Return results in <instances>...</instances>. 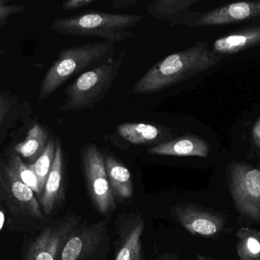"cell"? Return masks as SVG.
Instances as JSON below:
<instances>
[{
  "instance_id": "cell-31",
  "label": "cell",
  "mask_w": 260,
  "mask_h": 260,
  "mask_svg": "<svg viewBox=\"0 0 260 260\" xmlns=\"http://www.w3.org/2000/svg\"><path fill=\"white\" fill-rule=\"evenodd\" d=\"M3 49L1 48V47H0V56H1L2 54H3Z\"/></svg>"
},
{
  "instance_id": "cell-19",
  "label": "cell",
  "mask_w": 260,
  "mask_h": 260,
  "mask_svg": "<svg viewBox=\"0 0 260 260\" xmlns=\"http://www.w3.org/2000/svg\"><path fill=\"white\" fill-rule=\"evenodd\" d=\"M199 0H156L146 7L147 13L156 19L169 21L171 25L179 24V15L185 14Z\"/></svg>"
},
{
  "instance_id": "cell-8",
  "label": "cell",
  "mask_w": 260,
  "mask_h": 260,
  "mask_svg": "<svg viewBox=\"0 0 260 260\" xmlns=\"http://www.w3.org/2000/svg\"><path fill=\"white\" fill-rule=\"evenodd\" d=\"M81 221L80 217L70 214L46 227L30 245L26 260H58L66 241Z\"/></svg>"
},
{
  "instance_id": "cell-29",
  "label": "cell",
  "mask_w": 260,
  "mask_h": 260,
  "mask_svg": "<svg viewBox=\"0 0 260 260\" xmlns=\"http://www.w3.org/2000/svg\"><path fill=\"white\" fill-rule=\"evenodd\" d=\"M5 215L3 210L0 209V232L3 230V225H4Z\"/></svg>"
},
{
  "instance_id": "cell-16",
  "label": "cell",
  "mask_w": 260,
  "mask_h": 260,
  "mask_svg": "<svg viewBox=\"0 0 260 260\" xmlns=\"http://www.w3.org/2000/svg\"><path fill=\"white\" fill-rule=\"evenodd\" d=\"M56 151L51 170L41 197V205L44 213L50 215L62 198L63 180V154L58 137L55 140Z\"/></svg>"
},
{
  "instance_id": "cell-6",
  "label": "cell",
  "mask_w": 260,
  "mask_h": 260,
  "mask_svg": "<svg viewBox=\"0 0 260 260\" xmlns=\"http://www.w3.org/2000/svg\"><path fill=\"white\" fill-rule=\"evenodd\" d=\"M81 160L93 204L103 215L114 212L117 209V203L108 181L104 154L95 145L88 143L82 149Z\"/></svg>"
},
{
  "instance_id": "cell-18",
  "label": "cell",
  "mask_w": 260,
  "mask_h": 260,
  "mask_svg": "<svg viewBox=\"0 0 260 260\" xmlns=\"http://www.w3.org/2000/svg\"><path fill=\"white\" fill-rule=\"evenodd\" d=\"M49 140L47 130L39 123H35L27 131L25 138L15 145L14 152L31 162L32 164L44 153Z\"/></svg>"
},
{
  "instance_id": "cell-13",
  "label": "cell",
  "mask_w": 260,
  "mask_h": 260,
  "mask_svg": "<svg viewBox=\"0 0 260 260\" xmlns=\"http://www.w3.org/2000/svg\"><path fill=\"white\" fill-rule=\"evenodd\" d=\"M31 108L9 90H0V146L8 135L30 115Z\"/></svg>"
},
{
  "instance_id": "cell-20",
  "label": "cell",
  "mask_w": 260,
  "mask_h": 260,
  "mask_svg": "<svg viewBox=\"0 0 260 260\" xmlns=\"http://www.w3.org/2000/svg\"><path fill=\"white\" fill-rule=\"evenodd\" d=\"M117 131L119 135L133 145H145L158 140L160 130L149 124L123 123L118 125Z\"/></svg>"
},
{
  "instance_id": "cell-28",
  "label": "cell",
  "mask_w": 260,
  "mask_h": 260,
  "mask_svg": "<svg viewBox=\"0 0 260 260\" xmlns=\"http://www.w3.org/2000/svg\"><path fill=\"white\" fill-rule=\"evenodd\" d=\"M175 257H174V255L170 254V253H164V254L160 255L159 256L157 259L154 260H176Z\"/></svg>"
},
{
  "instance_id": "cell-24",
  "label": "cell",
  "mask_w": 260,
  "mask_h": 260,
  "mask_svg": "<svg viewBox=\"0 0 260 260\" xmlns=\"http://www.w3.org/2000/svg\"><path fill=\"white\" fill-rule=\"evenodd\" d=\"M26 8L24 4H14L8 0H0V27L7 25L10 17L21 13Z\"/></svg>"
},
{
  "instance_id": "cell-12",
  "label": "cell",
  "mask_w": 260,
  "mask_h": 260,
  "mask_svg": "<svg viewBox=\"0 0 260 260\" xmlns=\"http://www.w3.org/2000/svg\"><path fill=\"white\" fill-rule=\"evenodd\" d=\"M0 182L21 213L38 219L44 218L41 206L37 201L33 191L21 183L6 164L2 166L0 169Z\"/></svg>"
},
{
  "instance_id": "cell-27",
  "label": "cell",
  "mask_w": 260,
  "mask_h": 260,
  "mask_svg": "<svg viewBox=\"0 0 260 260\" xmlns=\"http://www.w3.org/2000/svg\"><path fill=\"white\" fill-rule=\"evenodd\" d=\"M138 3V0H116L113 3L112 8L115 9H127L136 6Z\"/></svg>"
},
{
  "instance_id": "cell-9",
  "label": "cell",
  "mask_w": 260,
  "mask_h": 260,
  "mask_svg": "<svg viewBox=\"0 0 260 260\" xmlns=\"http://www.w3.org/2000/svg\"><path fill=\"white\" fill-rule=\"evenodd\" d=\"M258 20H260V1L238 2L197 14L185 24L187 27H205Z\"/></svg>"
},
{
  "instance_id": "cell-23",
  "label": "cell",
  "mask_w": 260,
  "mask_h": 260,
  "mask_svg": "<svg viewBox=\"0 0 260 260\" xmlns=\"http://www.w3.org/2000/svg\"><path fill=\"white\" fill-rule=\"evenodd\" d=\"M55 151H56V143L53 137H50L47 143V147L41 157L30 165V168L33 169L35 174L38 177L40 186L44 191L47 177L51 170L54 160Z\"/></svg>"
},
{
  "instance_id": "cell-14",
  "label": "cell",
  "mask_w": 260,
  "mask_h": 260,
  "mask_svg": "<svg viewBox=\"0 0 260 260\" xmlns=\"http://www.w3.org/2000/svg\"><path fill=\"white\" fill-rule=\"evenodd\" d=\"M260 46V24L241 27L221 36L214 42L212 50L229 56Z\"/></svg>"
},
{
  "instance_id": "cell-26",
  "label": "cell",
  "mask_w": 260,
  "mask_h": 260,
  "mask_svg": "<svg viewBox=\"0 0 260 260\" xmlns=\"http://www.w3.org/2000/svg\"><path fill=\"white\" fill-rule=\"evenodd\" d=\"M251 137L253 145L260 154V116L252 128Z\"/></svg>"
},
{
  "instance_id": "cell-10",
  "label": "cell",
  "mask_w": 260,
  "mask_h": 260,
  "mask_svg": "<svg viewBox=\"0 0 260 260\" xmlns=\"http://www.w3.org/2000/svg\"><path fill=\"white\" fill-rule=\"evenodd\" d=\"M171 213L188 232L203 238H212L218 235L225 224L221 215L193 204L174 206L171 209Z\"/></svg>"
},
{
  "instance_id": "cell-2",
  "label": "cell",
  "mask_w": 260,
  "mask_h": 260,
  "mask_svg": "<svg viewBox=\"0 0 260 260\" xmlns=\"http://www.w3.org/2000/svg\"><path fill=\"white\" fill-rule=\"evenodd\" d=\"M115 50L111 41L89 43L63 49L41 82L38 102L50 97L71 78L114 61Z\"/></svg>"
},
{
  "instance_id": "cell-15",
  "label": "cell",
  "mask_w": 260,
  "mask_h": 260,
  "mask_svg": "<svg viewBox=\"0 0 260 260\" xmlns=\"http://www.w3.org/2000/svg\"><path fill=\"white\" fill-rule=\"evenodd\" d=\"M154 155L199 157L206 158L210 152L209 143L199 136L186 134L169 141L159 143L148 151Z\"/></svg>"
},
{
  "instance_id": "cell-22",
  "label": "cell",
  "mask_w": 260,
  "mask_h": 260,
  "mask_svg": "<svg viewBox=\"0 0 260 260\" xmlns=\"http://www.w3.org/2000/svg\"><path fill=\"white\" fill-rule=\"evenodd\" d=\"M6 165L21 183H24L37 195L41 197L43 190L40 186L38 177L33 169L30 168V165L24 163L20 156L15 152L9 154Z\"/></svg>"
},
{
  "instance_id": "cell-25",
  "label": "cell",
  "mask_w": 260,
  "mask_h": 260,
  "mask_svg": "<svg viewBox=\"0 0 260 260\" xmlns=\"http://www.w3.org/2000/svg\"><path fill=\"white\" fill-rule=\"evenodd\" d=\"M96 1L97 0H69L64 2L61 7L65 10H76L90 6Z\"/></svg>"
},
{
  "instance_id": "cell-7",
  "label": "cell",
  "mask_w": 260,
  "mask_h": 260,
  "mask_svg": "<svg viewBox=\"0 0 260 260\" xmlns=\"http://www.w3.org/2000/svg\"><path fill=\"white\" fill-rule=\"evenodd\" d=\"M108 220L79 224L66 241L58 260H91L108 240Z\"/></svg>"
},
{
  "instance_id": "cell-21",
  "label": "cell",
  "mask_w": 260,
  "mask_h": 260,
  "mask_svg": "<svg viewBox=\"0 0 260 260\" xmlns=\"http://www.w3.org/2000/svg\"><path fill=\"white\" fill-rule=\"evenodd\" d=\"M237 253L241 260H260V230L241 227L236 234Z\"/></svg>"
},
{
  "instance_id": "cell-1",
  "label": "cell",
  "mask_w": 260,
  "mask_h": 260,
  "mask_svg": "<svg viewBox=\"0 0 260 260\" xmlns=\"http://www.w3.org/2000/svg\"><path fill=\"white\" fill-rule=\"evenodd\" d=\"M223 56L215 53L204 41L158 61L139 79L133 94H152L187 80L215 67Z\"/></svg>"
},
{
  "instance_id": "cell-3",
  "label": "cell",
  "mask_w": 260,
  "mask_h": 260,
  "mask_svg": "<svg viewBox=\"0 0 260 260\" xmlns=\"http://www.w3.org/2000/svg\"><path fill=\"white\" fill-rule=\"evenodd\" d=\"M142 19L141 15L87 12L56 18L50 28L64 36L96 37L114 43L133 38L134 34L130 29Z\"/></svg>"
},
{
  "instance_id": "cell-5",
  "label": "cell",
  "mask_w": 260,
  "mask_h": 260,
  "mask_svg": "<svg viewBox=\"0 0 260 260\" xmlns=\"http://www.w3.org/2000/svg\"><path fill=\"white\" fill-rule=\"evenodd\" d=\"M229 189L238 212L260 221V169L233 162L228 168Z\"/></svg>"
},
{
  "instance_id": "cell-17",
  "label": "cell",
  "mask_w": 260,
  "mask_h": 260,
  "mask_svg": "<svg viewBox=\"0 0 260 260\" xmlns=\"http://www.w3.org/2000/svg\"><path fill=\"white\" fill-rule=\"evenodd\" d=\"M104 157L108 181L116 201L130 199L133 197V186L129 169L112 155L105 154Z\"/></svg>"
},
{
  "instance_id": "cell-11",
  "label": "cell",
  "mask_w": 260,
  "mask_h": 260,
  "mask_svg": "<svg viewBox=\"0 0 260 260\" xmlns=\"http://www.w3.org/2000/svg\"><path fill=\"white\" fill-rule=\"evenodd\" d=\"M117 226L114 260H143L142 237L145 221L141 213L124 215Z\"/></svg>"
},
{
  "instance_id": "cell-4",
  "label": "cell",
  "mask_w": 260,
  "mask_h": 260,
  "mask_svg": "<svg viewBox=\"0 0 260 260\" xmlns=\"http://www.w3.org/2000/svg\"><path fill=\"white\" fill-rule=\"evenodd\" d=\"M125 56L126 50H123L118 57L111 62L78 76L66 88V99L61 105V111L79 112L95 106L112 87Z\"/></svg>"
},
{
  "instance_id": "cell-30",
  "label": "cell",
  "mask_w": 260,
  "mask_h": 260,
  "mask_svg": "<svg viewBox=\"0 0 260 260\" xmlns=\"http://www.w3.org/2000/svg\"><path fill=\"white\" fill-rule=\"evenodd\" d=\"M197 260H214L212 258L209 257V256H203V255H198L197 256Z\"/></svg>"
}]
</instances>
